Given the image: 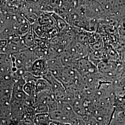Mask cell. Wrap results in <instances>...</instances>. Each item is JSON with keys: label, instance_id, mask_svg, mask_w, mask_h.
<instances>
[{"label": "cell", "instance_id": "8", "mask_svg": "<svg viewBox=\"0 0 125 125\" xmlns=\"http://www.w3.org/2000/svg\"><path fill=\"white\" fill-rule=\"evenodd\" d=\"M35 114L41 113L49 112V108L48 106L45 103L40 101H36L32 105Z\"/></svg>", "mask_w": 125, "mask_h": 125}, {"label": "cell", "instance_id": "4", "mask_svg": "<svg viewBox=\"0 0 125 125\" xmlns=\"http://www.w3.org/2000/svg\"><path fill=\"white\" fill-rule=\"evenodd\" d=\"M35 88L37 93L52 90L49 82L43 77H40L35 83Z\"/></svg>", "mask_w": 125, "mask_h": 125}, {"label": "cell", "instance_id": "1", "mask_svg": "<svg viewBox=\"0 0 125 125\" xmlns=\"http://www.w3.org/2000/svg\"><path fill=\"white\" fill-rule=\"evenodd\" d=\"M72 68L76 70L83 77L98 72L97 66L89 59V56L76 61Z\"/></svg>", "mask_w": 125, "mask_h": 125}, {"label": "cell", "instance_id": "3", "mask_svg": "<svg viewBox=\"0 0 125 125\" xmlns=\"http://www.w3.org/2000/svg\"><path fill=\"white\" fill-rule=\"evenodd\" d=\"M49 72L58 78L63 69V66L59 58L47 60Z\"/></svg>", "mask_w": 125, "mask_h": 125}, {"label": "cell", "instance_id": "6", "mask_svg": "<svg viewBox=\"0 0 125 125\" xmlns=\"http://www.w3.org/2000/svg\"><path fill=\"white\" fill-rule=\"evenodd\" d=\"M114 116L110 121V124L125 125V110L114 112Z\"/></svg>", "mask_w": 125, "mask_h": 125}, {"label": "cell", "instance_id": "2", "mask_svg": "<svg viewBox=\"0 0 125 125\" xmlns=\"http://www.w3.org/2000/svg\"><path fill=\"white\" fill-rule=\"evenodd\" d=\"M34 76L43 77L49 72L47 60L46 58H40L36 59L27 70Z\"/></svg>", "mask_w": 125, "mask_h": 125}, {"label": "cell", "instance_id": "5", "mask_svg": "<svg viewBox=\"0 0 125 125\" xmlns=\"http://www.w3.org/2000/svg\"><path fill=\"white\" fill-rule=\"evenodd\" d=\"M52 119L49 112L36 114L34 118L35 125H50Z\"/></svg>", "mask_w": 125, "mask_h": 125}, {"label": "cell", "instance_id": "7", "mask_svg": "<svg viewBox=\"0 0 125 125\" xmlns=\"http://www.w3.org/2000/svg\"><path fill=\"white\" fill-rule=\"evenodd\" d=\"M22 37L23 42L27 48L30 49H33L36 47L35 41L31 30H30V31Z\"/></svg>", "mask_w": 125, "mask_h": 125}]
</instances>
